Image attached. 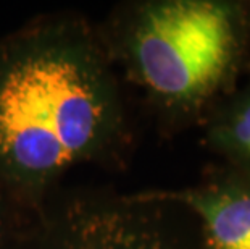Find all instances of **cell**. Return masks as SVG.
<instances>
[{
	"instance_id": "cell-1",
	"label": "cell",
	"mask_w": 250,
	"mask_h": 249,
	"mask_svg": "<svg viewBox=\"0 0 250 249\" xmlns=\"http://www.w3.org/2000/svg\"><path fill=\"white\" fill-rule=\"evenodd\" d=\"M132 125L97 24L42 15L0 38V193L41 199L73 168L125 165Z\"/></svg>"
},
{
	"instance_id": "cell-2",
	"label": "cell",
	"mask_w": 250,
	"mask_h": 249,
	"mask_svg": "<svg viewBox=\"0 0 250 249\" xmlns=\"http://www.w3.org/2000/svg\"><path fill=\"white\" fill-rule=\"evenodd\" d=\"M95 24L167 131L202 126L250 71V0H129Z\"/></svg>"
},
{
	"instance_id": "cell-3",
	"label": "cell",
	"mask_w": 250,
	"mask_h": 249,
	"mask_svg": "<svg viewBox=\"0 0 250 249\" xmlns=\"http://www.w3.org/2000/svg\"><path fill=\"white\" fill-rule=\"evenodd\" d=\"M0 249H208L195 217L163 189L60 184L12 205Z\"/></svg>"
},
{
	"instance_id": "cell-4",
	"label": "cell",
	"mask_w": 250,
	"mask_h": 249,
	"mask_svg": "<svg viewBox=\"0 0 250 249\" xmlns=\"http://www.w3.org/2000/svg\"><path fill=\"white\" fill-rule=\"evenodd\" d=\"M195 217L208 249H250V172L223 165L189 188L163 189Z\"/></svg>"
},
{
	"instance_id": "cell-5",
	"label": "cell",
	"mask_w": 250,
	"mask_h": 249,
	"mask_svg": "<svg viewBox=\"0 0 250 249\" xmlns=\"http://www.w3.org/2000/svg\"><path fill=\"white\" fill-rule=\"evenodd\" d=\"M202 131L204 146L225 165L250 172V71L210 113Z\"/></svg>"
},
{
	"instance_id": "cell-6",
	"label": "cell",
	"mask_w": 250,
	"mask_h": 249,
	"mask_svg": "<svg viewBox=\"0 0 250 249\" xmlns=\"http://www.w3.org/2000/svg\"><path fill=\"white\" fill-rule=\"evenodd\" d=\"M10 212H12V203H10V201L0 193V241H2V236H3L5 226H7Z\"/></svg>"
}]
</instances>
